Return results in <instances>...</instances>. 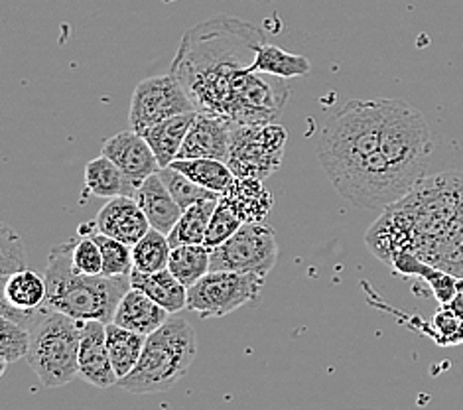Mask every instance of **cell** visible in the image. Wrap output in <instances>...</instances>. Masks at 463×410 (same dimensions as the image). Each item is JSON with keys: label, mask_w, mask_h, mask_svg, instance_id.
I'll return each mask as SVG.
<instances>
[{"label": "cell", "mask_w": 463, "mask_h": 410, "mask_svg": "<svg viewBox=\"0 0 463 410\" xmlns=\"http://www.w3.org/2000/svg\"><path fill=\"white\" fill-rule=\"evenodd\" d=\"M170 166L174 170L187 176L194 184L219 195L227 192L229 186L237 178L227 162L215 158H175Z\"/></svg>", "instance_id": "obj_23"}, {"label": "cell", "mask_w": 463, "mask_h": 410, "mask_svg": "<svg viewBox=\"0 0 463 410\" xmlns=\"http://www.w3.org/2000/svg\"><path fill=\"white\" fill-rule=\"evenodd\" d=\"M217 204H219V197H209L184 209L180 221L168 233V241L172 249L180 245H203L209 221L213 217Z\"/></svg>", "instance_id": "obj_24"}, {"label": "cell", "mask_w": 463, "mask_h": 410, "mask_svg": "<svg viewBox=\"0 0 463 410\" xmlns=\"http://www.w3.org/2000/svg\"><path fill=\"white\" fill-rule=\"evenodd\" d=\"M80 235V233H77ZM93 235L103 253V276H130L132 272V247L125 245L113 237H107L103 233H85Z\"/></svg>", "instance_id": "obj_29"}, {"label": "cell", "mask_w": 463, "mask_h": 410, "mask_svg": "<svg viewBox=\"0 0 463 410\" xmlns=\"http://www.w3.org/2000/svg\"><path fill=\"white\" fill-rule=\"evenodd\" d=\"M73 267L83 274H103V253L93 235H77L73 239Z\"/></svg>", "instance_id": "obj_33"}, {"label": "cell", "mask_w": 463, "mask_h": 410, "mask_svg": "<svg viewBox=\"0 0 463 410\" xmlns=\"http://www.w3.org/2000/svg\"><path fill=\"white\" fill-rule=\"evenodd\" d=\"M24 269H28L24 243L16 231L5 225L0 229V276L8 279Z\"/></svg>", "instance_id": "obj_31"}, {"label": "cell", "mask_w": 463, "mask_h": 410, "mask_svg": "<svg viewBox=\"0 0 463 410\" xmlns=\"http://www.w3.org/2000/svg\"><path fill=\"white\" fill-rule=\"evenodd\" d=\"M103 157L111 158L137 187L152 174L160 172L158 158L148 140L132 129L107 138L103 144Z\"/></svg>", "instance_id": "obj_11"}, {"label": "cell", "mask_w": 463, "mask_h": 410, "mask_svg": "<svg viewBox=\"0 0 463 410\" xmlns=\"http://www.w3.org/2000/svg\"><path fill=\"white\" fill-rule=\"evenodd\" d=\"M48 284L46 276H40L32 269H24L8 279H3V300H0V316L16 312H34L46 308Z\"/></svg>", "instance_id": "obj_15"}, {"label": "cell", "mask_w": 463, "mask_h": 410, "mask_svg": "<svg viewBox=\"0 0 463 410\" xmlns=\"http://www.w3.org/2000/svg\"><path fill=\"white\" fill-rule=\"evenodd\" d=\"M209 267H212V249L205 245H180L172 249L168 271L187 288L202 281Z\"/></svg>", "instance_id": "obj_27"}, {"label": "cell", "mask_w": 463, "mask_h": 410, "mask_svg": "<svg viewBox=\"0 0 463 410\" xmlns=\"http://www.w3.org/2000/svg\"><path fill=\"white\" fill-rule=\"evenodd\" d=\"M103 321H83L80 346V377L97 389L118 385V377L107 349V331Z\"/></svg>", "instance_id": "obj_13"}, {"label": "cell", "mask_w": 463, "mask_h": 410, "mask_svg": "<svg viewBox=\"0 0 463 410\" xmlns=\"http://www.w3.org/2000/svg\"><path fill=\"white\" fill-rule=\"evenodd\" d=\"M279 261L277 233L267 224H242L233 237L212 249L209 271L255 274L267 279Z\"/></svg>", "instance_id": "obj_8"}, {"label": "cell", "mask_w": 463, "mask_h": 410, "mask_svg": "<svg viewBox=\"0 0 463 410\" xmlns=\"http://www.w3.org/2000/svg\"><path fill=\"white\" fill-rule=\"evenodd\" d=\"M219 199L233 209L242 224H262L274 205V195L257 178H235Z\"/></svg>", "instance_id": "obj_16"}, {"label": "cell", "mask_w": 463, "mask_h": 410, "mask_svg": "<svg viewBox=\"0 0 463 410\" xmlns=\"http://www.w3.org/2000/svg\"><path fill=\"white\" fill-rule=\"evenodd\" d=\"M160 3H164V5H172V3H178V0H160Z\"/></svg>", "instance_id": "obj_35"}, {"label": "cell", "mask_w": 463, "mask_h": 410, "mask_svg": "<svg viewBox=\"0 0 463 410\" xmlns=\"http://www.w3.org/2000/svg\"><path fill=\"white\" fill-rule=\"evenodd\" d=\"M85 186L93 195L113 199L118 195L135 197L138 187L120 172L118 166L107 157H99L85 166Z\"/></svg>", "instance_id": "obj_21"}, {"label": "cell", "mask_w": 463, "mask_h": 410, "mask_svg": "<svg viewBox=\"0 0 463 410\" xmlns=\"http://www.w3.org/2000/svg\"><path fill=\"white\" fill-rule=\"evenodd\" d=\"M432 132L401 99H353L324 123L317 158L337 194L359 209H387L426 178Z\"/></svg>", "instance_id": "obj_1"}, {"label": "cell", "mask_w": 463, "mask_h": 410, "mask_svg": "<svg viewBox=\"0 0 463 410\" xmlns=\"http://www.w3.org/2000/svg\"><path fill=\"white\" fill-rule=\"evenodd\" d=\"M130 286L146 292L154 302L160 304L170 314H180L187 308V286H184L175 276L166 269L152 274L130 272Z\"/></svg>", "instance_id": "obj_20"}, {"label": "cell", "mask_w": 463, "mask_h": 410, "mask_svg": "<svg viewBox=\"0 0 463 410\" xmlns=\"http://www.w3.org/2000/svg\"><path fill=\"white\" fill-rule=\"evenodd\" d=\"M135 199L148 217L152 229H158L162 233H166V235L175 227V224H178L184 214L178 202H175L174 195L170 194L166 184L162 182L158 172L152 174L150 178H146L138 186Z\"/></svg>", "instance_id": "obj_18"}, {"label": "cell", "mask_w": 463, "mask_h": 410, "mask_svg": "<svg viewBox=\"0 0 463 410\" xmlns=\"http://www.w3.org/2000/svg\"><path fill=\"white\" fill-rule=\"evenodd\" d=\"M451 312H454L459 319H463V292H458L454 296V300H451L449 304H446Z\"/></svg>", "instance_id": "obj_34"}, {"label": "cell", "mask_w": 463, "mask_h": 410, "mask_svg": "<svg viewBox=\"0 0 463 410\" xmlns=\"http://www.w3.org/2000/svg\"><path fill=\"white\" fill-rule=\"evenodd\" d=\"M172 245L166 233L150 229L135 247H132V271L152 274L168 269Z\"/></svg>", "instance_id": "obj_26"}, {"label": "cell", "mask_w": 463, "mask_h": 410, "mask_svg": "<svg viewBox=\"0 0 463 410\" xmlns=\"http://www.w3.org/2000/svg\"><path fill=\"white\" fill-rule=\"evenodd\" d=\"M286 140L288 132L280 125H233L227 166L237 178H269L282 166Z\"/></svg>", "instance_id": "obj_7"}, {"label": "cell", "mask_w": 463, "mask_h": 410, "mask_svg": "<svg viewBox=\"0 0 463 410\" xmlns=\"http://www.w3.org/2000/svg\"><path fill=\"white\" fill-rule=\"evenodd\" d=\"M105 331L109 356H111V363L120 381L137 367V363L142 356V349H145L146 336L118 326L115 321H109L105 326Z\"/></svg>", "instance_id": "obj_22"}, {"label": "cell", "mask_w": 463, "mask_h": 410, "mask_svg": "<svg viewBox=\"0 0 463 410\" xmlns=\"http://www.w3.org/2000/svg\"><path fill=\"white\" fill-rule=\"evenodd\" d=\"M160 178L162 182L166 184V187L170 190V194L174 195L175 202H178V205L184 209H187L190 205L202 202V199H209V197H222L215 192H209L205 190V187L194 184L187 176H184L182 172L174 170L172 166H168V168H160Z\"/></svg>", "instance_id": "obj_30"}, {"label": "cell", "mask_w": 463, "mask_h": 410, "mask_svg": "<svg viewBox=\"0 0 463 410\" xmlns=\"http://www.w3.org/2000/svg\"><path fill=\"white\" fill-rule=\"evenodd\" d=\"M365 241L384 262H391L396 253H411L463 279V172L424 178L384 209Z\"/></svg>", "instance_id": "obj_3"}, {"label": "cell", "mask_w": 463, "mask_h": 410, "mask_svg": "<svg viewBox=\"0 0 463 410\" xmlns=\"http://www.w3.org/2000/svg\"><path fill=\"white\" fill-rule=\"evenodd\" d=\"M83 321L48 310L32 328L26 361L46 389H58L80 377Z\"/></svg>", "instance_id": "obj_6"}, {"label": "cell", "mask_w": 463, "mask_h": 410, "mask_svg": "<svg viewBox=\"0 0 463 410\" xmlns=\"http://www.w3.org/2000/svg\"><path fill=\"white\" fill-rule=\"evenodd\" d=\"M195 356L194 326L185 318L172 314L166 324L146 336L137 367L118 381V386L130 395L164 393L184 379Z\"/></svg>", "instance_id": "obj_5"}, {"label": "cell", "mask_w": 463, "mask_h": 410, "mask_svg": "<svg viewBox=\"0 0 463 410\" xmlns=\"http://www.w3.org/2000/svg\"><path fill=\"white\" fill-rule=\"evenodd\" d=\"M170 316L172 314L168 310L154 302L146 292L138 291V288H130L123 296V300L118 302L113 321L127 329L138 331L142 336H150L166 324Z\"/></svg>", "instance_id": "obj_17"}, {"label": "cell", "mask_w": 463, "mask_h": 410, "mask_svg": "<svg viewBox=\"0 0 463 410\" xmlns=\"http://www.w3.org/2000/svg\"><path fill=\"white\" fill-rule=\"evenodd\" d=\"M32 343V331L16 324V321L0 316V358H3V371L6 365L16 363L26 358Z\"/></svg>", "instance_id": "obj_28"}, {"label": "cell", "mask_w": 463, "mask_h": 410, "mask_svg": "<svg viewBox=\"0 0 463 410\" xmlns=\"http://www.w3.org/2000/svg\"><path fill=\"white\" fill-rule=\"evenodd\" d=\"M231 129H233V123L222 117L197 113L178 158H215L227 162Z\"/></svg>", "instance_id": "obj_14"}, {"label": "cell", "mask_w": 463, "mask_h": 410, "mask_svg": "<svg viewBox=\"0 0 463 410\" xmlns=\"http://www.w3.org/2000/svg\"><path fill=\"white\" fill-rule=\"evenodd\" d=\"M264 281L255 274L209 271L202 281L187 288V310L202 318H223L259 300Z\"/></svg>", "instance_id": "obj_9"}, {"label": "cell", "mask_w": 463, "mask_h": 410, "mask_svg": "<svg viewBox=\"0 0 463 410\" xmlns=\"http://www.w3.org/2000/svg\"><path fill=\"white\" fill-rule=\"evenodd\" d=\"M264 43L260 30L245 20L217 16L187 30L172 62L197 113L233 125L272 123L288 101L286 80L252 72Z\"/></svg>", "instance_id": "obj_2"}, {"label": "cell", "mask_w": 463, "mask_h": 410, "mask_svg": "<svg viewBox=\"0 0 463 410\" xmlns=\"http://www.w3.org/2000/svg\"><path fill=\"white\" fill-rule=\"evenodd\" d=\"M195 107L187 97L182 83L170 75H158L142 80L130 97L128 120L132 130L145 132L162 120L194 113Z\"/></svg>", "instance_id": "obj_10"}, {"label": "cell", "mask_w": 463, "mask_h": 410, "mask_svg": "<svg viewBox=\"0 0 463 410\" xmlns=\"http://www.w3.org/2000/svg\"><path fill=\"white\" fill-rule=\"evenodd\" d=\"M73 239L53 247L48 254L46 306L52 312L75 319L113 321L117 306L130 291V276L83 274L73 267Z\"/></svg>", "instance_id": "obj_4"}, {"label": "cell", "mask_w": 463, "mask_h": 410, "mask_svg": "<svg viewBox=\"0 0 463 410\" xmlns=\"http://www.w3.org/2000/svg\"><path fill=\"white\" fill-rule=\"evenodd\" d=\"M250 70L280 77V80H292V77H302L310 73L312 63L304 55L286 52L280 46L264 42L257 52L255 63H252Z\"/></svg>", "instance_id": "obj_25"}, {"label": "cell", "mask_w": 463, "mask_h": 410, "mask_svg": "<svg viewBox=\"0 0 463 410\" xmlns=\"http://www.w3.org/2000/svg\"><path fill=\"white\" fill-rule=\"evenodd\" d=\"M195 115L197 110H194V113L172 117L168 120H162V123H158L156 127L142 132V137L148 140L154 154H156L160 168H168V166L178 158L182 144L195 120Z\"/></svg>", "instance_id": "obj_19"}, {"label": "cell", "mask_w": 463, "mask_h": 410, "mask_svg": "<svg viewBox=\"0 0 463 410\" xmlns=\"http://www.w3.org/2000/svg\"><path fill=\"white\" fill-rule=\"evenodd\" d=\"M241 225H242V221L239 219V215L227 204H223L222 199H219L213 217H212V221H209L203 245L207 249H215L219 245H223L225 241H229L235 235V233L241 229Z\"/></svg>", "instance_id": "obj_32"}, {"label": "cell", "mask_w": 463, "mask_h": 410, "mask_svg": "<svg viewBox=\"0 0 463 410\" xmlns=\"http://www.w3.org/2000/svg\"><path fill=\"white\" fill-rule=\"evenodd\" d=\"M93 221L97 233L113 237L120 243H125L128 247H135L152 229L148 217L142 212V207L138 205L137 199L130 195H118L109 199Z\"/></svg>", "instance_id": "obj_12"}]
</instances>
